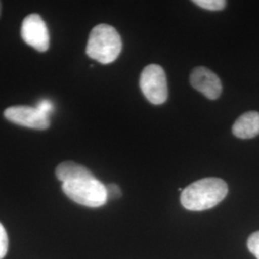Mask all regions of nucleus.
Segmentation results:
<instances>
[{
  "instance_id": "obj_1",
  "label": "nucleus",
  "mask_w": 259,
  "mask_h": 259,
  "mask_svg": "<svg viewBox=\"0 0 259 259\" xmlns=\"http://www.w3.org/2000/svg\"><path fill=\"white\" fill-rule=\"evenodd\" d=\"M228 191V185L221 179H202L185 187L181 195V203L188 210L203 211L220 204Z\"/></svg>"
},
{
  "instance_id": "obj_2",
  "label": "nucleus",
  "mask_w": 259,
  "mask_h": 259,
  "mask_svg": "<svg viewBox=\"0 0 259 259\" xmlns=\"http://www.w3.org/2000/svg\"><path fill=\"white\" fill-rule=\"evenodd\" d=\"M122 50V39L116 29L108 24H99L90 34L85 52L90 58L103 65L114 62Z\"/></svg>"
},
{
  "instance_id": "obj_3",
  "label": "nucleus",
  "mask_w": 259,
  "mask_h": 259,
  "mask_svg": "<svg viewBox=\"0 0 259 259\" xmlns=\"http://www.w3.org/2000/svg\"><path fill=\"white\" fill-rule=\"evenodd\" d=\"M62 188L70 200L81 205L100 207L108 202L106 185L95 178L65 183Z\"/></svg>"
},
{
  "instance_id": "obj_4",
  "label": "nucleus",
  "mask_w": 259,
  "mask_h": 259,
  "mask_svg": "<svg viewBox=\"0 0 259 259\" xmlns=\"http://www.w3.org/2000/svg\"><path fill=\"white\" fill-rule=\"evenodd\" d=\"M140 89L144 96L155 105L163 104L168 97L166 75L158 65H149L140 75Z\"/></svg>"
},
{
  "instance_id": "obj_5",
  "label": "nucleus",
  "mask_w": 259,
  "mask_h": 259,
  "mask_svg": "<svg viewBox=\"0 0 259 259\" xmlns=\"http://www.w3.org/2000/svg\"><path fill=\"white\" fill-rule=\"evenodd\" d=\"M21 37L28 46L38 52H46L49 48L50 37L47 24L37 14H31L23 19Z\"/></svg>"
},
{
  "instance_id": "obj_6",
  "label": "nucleus",
  "mask_w": 259,
  "mask_h": 259,
  "mask_svg": "<svg viewBox=\"0 0 259 259\" xmlns=\"http://www.w3.org/2000/svg\"><path fill=\"white\" fill-rule=\"evenodd\" d=\"M6 119L30 129L47 130L50 126L49 117L44 115L37 108L29 106H14L4 111Z\"/></svg>"
},
{
  "instance_id": "obj_7",
  "label": "nucleus",
  "mask_w": 259,
  "mask_h": 259,
  "mask_svg": "<svg viewBox=\"0 0 259 259\" xmlns=\"http://www.w3.org/2000/svg\"><path fill=\"white\" fill-rule=\"evenodd\" d=\"M190 83L196 91L208 99L215 100L222 93V83L219 77L204 66L194 68L190 75Z\"/></svg>"
},
{
  "instance_id": "obj_8",
  "label": "nucleus",
  "mask_w": 259,
  "mask_h": 259,
  "mask_svg": "<svg viewBox=\"0 0 259 259\" xmlns=\"http://www.w3.org/2000/svg\"><path fill=\"white\" fill-rule=\"evenodd\" d=\"M232 133L239 139H252L259 135V113L248 111L237 118L232 127Z\"/></svg>"
},
{
  "instance_id": "obj_9",
  "label": "nucleus",
  "mask_w": 259,
  "mask_h": 259,
  "mask_svg": "<svg viewBox=\"0 0 259 259\" xmlns=\"http://www.w3.org/2000/svg\"><path fill=\"white\" fill-rule=\"evenodd\" d=\"M56 177L63 184L83 179L95 178L92 171H90L87 167L73 161H65L60 163L56 168Z\"/></svg>"
},
{
  "instance_id": "obj_10",
  "label": "nucleus",
  "mask_w": 259,
  "mask_h": 259,
  "mask_svg": "<svg viewBox=\"0 0 259 259\" xmlns=\"http://www.w3.org/2000/svg\"><path fill=\"white\" fill-rule=\"evenodd\" d=\"M193 3L201 8L209 11H221L227 4V2L223 0H194Z\"/></svg>"
},
{
  "instance_id": "obj_11",
  "label": "nucleus",
  "mask_w": 259,
  "mask_h": 259,
  "mask_svg": "<svg viewBox=\"0 0 259 259\" xmlns=\"http://www.w3.org/2000/svg\"><path fill=\"white\" fill-rule=\"evenodd\" d=\"M8 235L5 231V228L0 223V259L4 258L8 252Z\"/></svg>"
},
{
  "instance_id": "obj_12",
  "label": "nucleus",
  "mask_w": 259,
  "mask_h": 259,
  "mask_svg": "<svg viewBox=\"0 0 259 259\" xmlns=\"http://www.w3.org/2000/svg\"><path fill=\"white\" fill-rule=\"evenodd\" d=\"M248 248L250 252L259 259V232H253L248 239Z\"/></svg>"
},
{
  "instance_id": "obj_13",
  "label": "nucleus",
  "mask_w": 259,
  "mask_h": 259,
  "mask_svg": "<svg viewBox=\"0 0 259 259\" xmlns=\"http://www.w3.org/2000/svg\"><path fill=\"white\" fill-rule=\"evenodd\" d=\"M38 111H40L44 115L49 117V115L54 111V105L48 99H42L37 103L36 106Z\"/></svg>"
},
{
  "instance_id": "obj_14",
  "label": "nucleus",
  "mask_w": 259,
  "mask_h": 259,
  "mask_svg": "<svg viewBox=\"0 0 259 259\" xmlns=\"http://www.w3.org/2000/svg\"><path fill=\"white\" fill-rule=\"evenodd\" d=\"M107 194H108V200H112V199H116L119 198L121 196V190L118 185L111 184V185H107Z\"/></svg>"
},
{
  "instance_id": "obj_15",
  "label": "nucleus",
  "mask_w": 259,
  "mask_h": 259,
  "mask_svg": "<svg viewBox=\"0 0 259 259\" xmlns=\"http://www.w3.org/2000/svg\"><path fill=\"white\" fill-rule=\"evenodd\" d=\"M0 16H1V2H0Z\"/></svg>"
}]
</instances>
